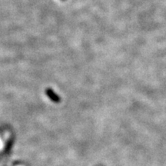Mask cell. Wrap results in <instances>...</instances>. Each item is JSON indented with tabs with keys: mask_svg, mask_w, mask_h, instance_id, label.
Segmentation results:
<instances>
[{
	"mask_svg": "<svg viewBox=\"0 0 166 166\" xmlns=\"http://www.w3.org/2000/svg\"><path fill=\"white\" fill-rule=\"evenodd\" d=\"M46 95L48 96V98L52 100V101H55V102H59V101H60V98H59V96L58 95L56 94V93H55L52 89H49V88H48V89H46Z\"/></svg>",
	"mask_w": 166,
	"mask_h": 166,
	"instance_id": "cell-1",
	"label": "cell"
},
{
	"mask_svg": "<svg viewBox=\"0 0 166 166\" xmlns=\"http://www.w3.org/2000/svg\"><path fill=\"white\" fill-rule=\"evenodd\" d=\"M62 1H65V0H62Z\"/></svg>",
	"mask_w": 166,
	"mask_h": 166,
	"instance_id": "cell-2",
	"label": "cell"
}]
</instances>
